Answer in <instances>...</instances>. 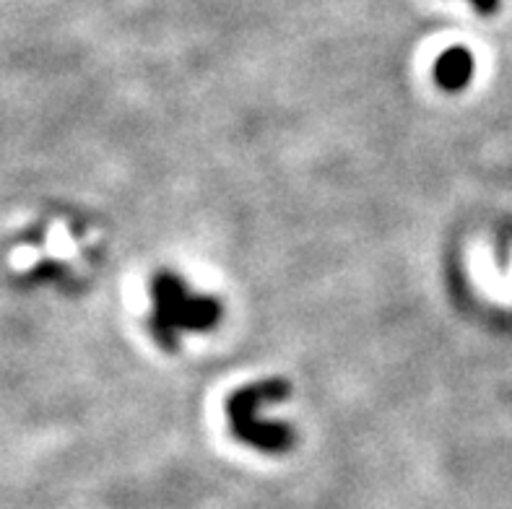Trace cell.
I'll return each mask as SVG.
<instances>
[{"mask_svg": "<svg viewBox=\"0 0 512 509\" xmlns=\"http://www.w3.org/2000/svg\"><path fill=\"white\" fill-rule=\"evenodd\" d=\"M151 336L164 351H177L180 333H203L219 325L221 304L208 294H190L185 281L172 271H159L151 281Z\"/></svg>", "mask_w": 512, "mask_h": 509, "instance_id": "cell-1", "label": "cell"}, {"mask_svg": "<svg viewBox=\"0 0 512 509\" xmlns=\"http://www.w3.org/2000/svg\"><path fill=\"white\" fill-rule=\"evenodd\" d=\"M292 385L284 377H271V380L255 382V385L234 390L227 400L229 424H232L234 437L255 447L260 452H286L294 447V429L286 424H273L260 416V408L268 403H279L289 398Z\"/></svg>", "mask_w": 512, "mask_h": 509, "instance_id": "cell-2", "label": "cell"}, {"mask_svg": "<svg viewBox=\"0 0 512 509\" xmlns=\"http://www.w3.org/2000/svg\"><path fill=\"white\" fill-rule=\"evenodd\" d=\"M435 78L445 91H463L474 78V55L461 45L450 47L437 58Z\"/></svg>", "mask_w": 512, "mask_h": 509, "instance_id": "cell-3", "label": "cell"}, {"mask_svg": "<svg viewBox=\"0 0 512 509\" xmlns=\"http://www.w3.org/2000/svg\"><path fill=\"white\" fill-rule=\"evenodd\" d=\"M481 16H492V13L500 11V0H468Z\"/></svg>", "mask_w": 512, "mask_h": 509, "instance_id": "cell-4", "label": "cell"}]
</instances>
